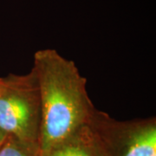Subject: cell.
<instances>
[{
    "label": "cell",
    "instance_id": "obj_5",
    "mask_svg": "<svg viewBox=\"0 0 156 156\" xmlns=\"http://www.w3.org/2000/svg\"><path fill=\"white\" fill-rule=\"evenodd\" d=\"M0 156H41L38 143L18 140L7 134L0 146Z\"/></svg>",
    "mask_w": 156,
    "mask_h": 156
},
{
    "label": "cell",
    "instance_id": "obj_4",
    "mask_svg": "<svg viewBox=\"0 0 156 156\" xmlns=\"http://www.w3.org/2000/svg\"><path fill=\"white\" fill-rule=\"evenodd\" d=\"M42 156H108L105 144L97 130L89 122Z\"/></svg>",
    "mask_w": 156,
    "mask_h": 156
},
{
    "label": "cell",
    "instance_id": "obj_6",
    "mask_svg": "<svg viewBox=\"0 0 156 156\" xmlns=\"http://www.w3.org/2000/svg\"><path fill=\"white\" fill-rule=\"evenodd\" d=\"M6 136H7V134H6L5 131H3L2 128H0V146L4 142V140L6 138Z\"/></svg>",
    "mask_w": 156,
    "mask_h": 156
},
{
    "label": "cell",
    "instance_id": "obj_3",
    "mask_svg": "<svg viewBox=\"0 0 156 156\" xmlns=\"http://www.w3.org/2000/svg\"><path fill=\"white\" fill-rule=\"evenodd\" d=\"M108 156H156L155 117L118 121L95 108L90 122Z\"/></svg>",
    "mask_w": 156,
    "mask_h": 156
},
{
    "label": "cell",
    "instance_id": "obj_1",
    "mask_svg": "<svg viewBox=\"0 0 156 156\" xmlns=\"http://www.w3.org/2000/svg\"><path fill=\"white\" fill-rule=\"evenodd\" d=\"M38 83L42 122L41 156L88 124L96 108L87 92V80L76 63L54 49L35 52L33 67Z\"/></svg>",
    "mask_w": 156,
    "mask_h": 156
},
{
    "label": "cell",
    "instance_id": "obj_2",
    "mask_svg": "<svg viewBox=\"0 0 156 156\" xmlns=\"http://www.w3.org/2000/svg\"><path fill=\"white\" fill-rule=\"evenodd\" d=\"M41 122V97L33 70L1 77L0 128L3 131L18 140L38 143Z\"/></svg>",
    "mask_w": 156,
    "mask_h": 156
},
{
    "label": "cell",
    "instance_id": "obj_7",
    "mask_svg": "<svg viewBox=\"0 0 156 156\" xmlns=\"http://www.w3.org/2000/svg\"><path fill=\"white\" fill-rule=\"evenodd\" d=\"M0 81H1V77H0Z\"/></svg>",
    "mask_w": 156,
    "mask_h": 156
}]
</instances>
